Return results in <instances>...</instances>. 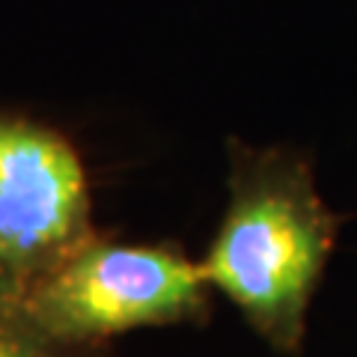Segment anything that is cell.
I'll use <instances>...</instances> for the list:
<instances>
[{"label":"cell","instance_id":"6da1fadb","mask_svg":"<svg viewBox=\"0 0 357 357\" xmlns=\"http://www.w3.org/2000/svg\"><path fill=\"white\" fill-rule=\"evenodd\" d=\"M340 227L304 149L229 137L227 208L199 268L277 357H298Z\"/></svg>","mask_w":357,"mask_h":357},{"label":"cell","instance_id":"3957f363","mask_svg":"<svg viewBox=\"0 0 357 357\" xmlns=\"http://www.w3.org/2000/svg\"><path fill=\"white\" fill-rule=\"evenodd\" d=\"M93 232L75 143L48 122L0 110V271L24 289Z\"/></svg>","mask_w":357,"mask_h":357},{"label":"cell","instance_id":"7a4b0ae2","mask_svg":"<svg viewBox=\"0 0 357 357\" xmlns=\"http://www.w3.org/2000/svg\"><path fill=\"white\" fill-rule=\"evenodd\" d=\"M18 307L51 340L107 345L140 328L203 325L215 292L199 259L176 241H119L93 232L30 280Z\"/></svg>","mask_w":357,"mask_h":357},{"label":"cell","instance_id":"5b68a950","mask_svg":"<svg viewBox=\"0 0 357 357\" xmlns=\"http://www.w3.org/2000/svg\"><path fill=\"white\" fill-rule=\"evenodd\" d=\"M21 292H24V289H21L13 277H6L3 271H0V301H18Z\"/></svg>","mask_w":357,"mask_h":357},{"label":"cell","instance_id":"277c9868","mask_svg":"<svg viewBox=\"0 0 357 357\" xmlns=\"http://www.w3.org/2000/svg\"><path fill=\"white\" fill-rule=\"evenodd\" d=\"M0 357H110L107 345L51 340L21 312L18 301H0Z\"/></svg>","mask_w":357,"mask_h":357}]
</instances>
